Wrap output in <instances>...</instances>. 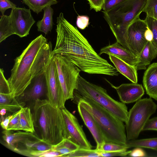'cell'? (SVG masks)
Instances as JSON below:
<instances>
[{"label": "cell", "instance_id": "6da1fadb", "mask_svg": "<svg viewBox=\"0 0 157 157\" xmlns=\"http://www.w3.org/2000/svg\"><path fill=\"white\" fill-rule=\"evenodd\" d=\"M56 42L52 55L65 57L81 71L89 74L117 76L118 71L93 48L76 27L61 13L57 18Z\"/></svg>", "mask_w": 157, "mask_h": 157}, {"label": "cell", "instance_id": "7a4b0ae2", "mask_svg": "<svg viewBox=\"0 0 157 157\" xmlns=\"http://www.w3.org/2000/svg\"><path fill=\"white\" fill-rule=\"evenodd\" d=\"M52 51L51 42L41 34L16 58L7 80L12 96H19L35 77L45 71L53 56Z\"/></svg>", "mask_w": 157, "mask_h": 157}, {"label": "cell", "instance_id": "3957f363", "mask_svg": "<svg viewBox=\"0 0 157 157\" xmlns=\"http://www.w3.org/2000/svg\"><path fill=\"white\" fill-rule=\"evenodd\" d=\"M33 115L34 126L38 129L43 141L53 146L64 139L61 109L52 105L48 100L38 99L34 101Z\"/></svg>", "mask_w": 157, "mask_h": 157}, {"label": "cell", "instance_id": "277c9868", "mask_svg": "<svg viewBox=\"0 0 157 157\" xmlns=\"http://www.w3.org/2000/svg\"><path fill=\"white\" fill-rule=\"evenodd\" d=\"M73 99L91 114L101 131L105 142L126 144L127 140L123 122L92 99L81 96L75 91Z\"/></svg>", "mask_w": 157, "mask_h": 157}, {"label": "cell", "instance_id": "5b68a950", "mask_svg": "<svg viewBox=\"0 0 157 157\" xmlns=\"http://www.w3.org/2000/svg\"><path fill=\"white\" fill-rule=\"evenodd\" d=\"M147 0H125L109 10L103 12L104 18L117 41L127 49L125 39L128 28L140 17Z\"/></svg>", "mask_w": 157, "mask_h": 157}, {"label": "cell", "instance_id": "8992f818", "mask_svg": "<svg viewBox=\"0 0 157 157\" xmlns=\"http://www.w3.org/2000/svg\"><path fill=\"white\" fill-rule=\"evenodd\" d=\"M74 91L81 96L92 99L123 122L127 121L128 112L125 104L113 99L101 86L88 81L79 75Z\"/></svg>", "mask_w": 157, "mask_h": 157}, {"label": "cell", "instance_id": "52a82bcc", "mask_svg": "<svg viewBox=\"0 0 157 157\" xmlns=\"http://www.w3.org/2000/svg\"><path fill=\"white\" fill-rule=\"evenodd\" d=\"M157 109V105L151 98L141 99L136 102L128 112L127 121L125 123L127 140L138 138Z\"/></svg>", "mask_w": 157, "mask_h": 157}, {"label": "cell", "instance_id": "ba28073f", "mask_svg": "<svg viewBox=\"0 0 157 157\" xmlns=\"http://www.w3.org/2000/svg\"><path fill=\"white\" fill-rule=\"evenodd\" d=\"M59 77L66 101L73 99L76 88L78 78L81 70L64 56L59 54L53 55Z\"/></svg>", "mask_w": 157, "mask_h": 157}, {"label": "cell", "instance_id": "9c48e42d", "mask_svg": "<svg viewBox=\"0 0 157 157\" xmlns=\"http://www.w3.org/2000/svg\"><path fill=\"white\" fill-rule=\"evenodd\" d=\"M11 131L4 130L2 132L4 145L13 151L24 155L28 156L33 145L41 139L34 133Z\"/></svg>", "mask_w": 157, "mask_h": 157}, {"label": "cell", "instance_id": "30bf717a", "mask_svg": "<svg viewBox=\"0 0 157 157\" xmlns=\"http://www.w3.org/2000/svg\"><path fill=\"white\" fill-rule=\"evenodd\" d=\"M44 73L47 86V97L53 106L62 109L65 107L66 102L59 80L57 66L53 59V56Z\"/></svg>", "mask_w": 157, "mask_h": 157}, {"label": "cell", "instance_id": "8fae6325", "mask_svg": "<svg viewBox=\"0 0 157 157\" xmlns=\"http://www.w3.org/2000/svg\"><path fill=\"white\" fill-rule=\"evenodd\" d=\"M61 110L64 122V139L69 140L79 147L92 149L93 146L87 139L76 117L65 107Z\"/></svg>", "mask_w": 157, "mask_h": 157}, {"label": "cell", "instance_id": "7c38bea8", "mask_svg": "<svg viewBox=\"0 0 157 157\" xmlns=\"http://www.w3.org/2000/svg\"><path fill=\"white\" fill-rule=\"evenodd\" d=\"M147 27L145 20L139 17L134 21L128 28L125 39L128 48L138 57L148 41L145 35Z\"/></svg>", "mask_w": 157, "mask_h": 157}, {"label": "cell", "instance_id": "4fadbf2b", "mask_svg": "<svg viewBox=\"0 0 157 157\" xmlns=\"http://www.w3.org/2000/svg\"><path fill=\"white\" fill-rule=\"evenodd\" d=\"M10 16L15 34L20 37L27 36L35 22L30 9L20 7L12 8Z\"/></svg>", "mask_w": 157, "mask_h": 157}, {"label": "cell", "instance_id": "5bb4252c", "mask_svg": "<svg viewBox=\"0 0 157 157\" xmlns=\"http://www.w3.org/2000/svg\"><path fill=\"white\" fill-rule=\"evenodd\" d=\"M48 90L47 80L44 71L35 77L31 80L23 92L17 99L21 101H34L41 98L45 95L47 96Z\"/></svg>", "mask_w": 157, "mask_h": 157}, {"label": "cell", "instance_id": "9a60e30c", "mask_svg": "<svg viewBox=\"0 0 157 157\" xmlns=\"http://www.w3.org/2000/svg\"><path fill=\"white\" fill-rule=\"evenodd\" d=\"M109 83L116 90L121 102L125 104L137 101L144 94L142 85L137 83H124L117 86Z\"/></svg>", "mask_w": 157, "mask_h": 157}, {"label": "cell", "instance_id": "2e32d148", "mask_svg": "<svg viewBox=\"0 0 157 157\" xmlns=\"http://www.w3.org/2000/svg\"><path fill=\"white\" fill-rule=\"evenodd\" d=\"M77 105L79 113L96 142V149L99 152L105 142L101 131L91 114L80 104L78 103Z\"/></svg>", "mask_w": 157, "mask_h": 157}, {"label": "cell", "instance_id": "e0dca14e", "mask_svg": "<svg viewBox=\"0 0 157 157\" xmlns=\"http://www.w3.org/2000/svg\"><path fill=\"white\" fill-rule=\"evenodd\" d=\"M103 54L114 56L134 67L138 61V56L117 41L112 44L101 48L98 55L100 56Z\"/></svg>", "mask_w": 157, "mask_h": 157}, {"label": "cell", "instance_id": "ac0fdd59", "mask_svg": "<svg viewBox=\"0 0 157 157\" xmlns=\"http://www.w3.org/2000/svg\"><path fill=\"white\" fill-rule=\"evenodd\" d=\"M143 82L147 94L157 101V63H152L147 68L144 75Z\"/></svg>", "mask_w": 157, "mask_h": 157}, {"label": "cell", "instance_id": "d6986e66", "mask_svg": "<svg viewBox=\"0 0 157 157\" xmlns=\"http://www.w3.org/2000/svg\"><path fill=\"white\" fill-rule=\"evenodd\" d=\"M109 55L110 60L118 72L132 82L137 83V70L134 67L129 65L114 56L111 54Z\"/></svg>", "mask_w": 157, "mask_h": 157}, {"label": "cell", "instance_id": "ffe728a7", "mask_svg": "<svg viewBox=\"0 0 157 157\" xmlns=\"http://www.w3.org/2000/svg\"><path fill=\"white\" fill-rule=\"evenodd\" d=\"M157 56V53L151 41H148L140 52L135 66L137 71L144 70L152 60Z\"/></svg>", "mask_w": 157, "mask_h": 157}, {"label": "cell", "instance_id": "44dd1931", "mask_svg": "<svg viewBox=\"0 0 157 157\" xmlns=\"http://www.w3.org/2000/svg\"><path fill=\"white\" fill-rule=\"evenodd\" d=\"M10 93H0V109L4 108L7 112L14 113L24 107L25 103L17 101Z\"/></svg>", "mask_w": 157, "mask_h": 157}, {"label": "cell", "instance_id": "7402d4cb", "mask_svg": "<svg viewBox=\"0 0 157 157\" xmlns=\"http://www.w3.org/2000/svg\"><path fill=\"white\" fill-rule=\"evenodd\" d=\"M44 15L42 20L38 21L36 23L37 30L39 32L47 34L51 32L53 28V15L54 10L51 6L45 8L44 9Z\"/></svg>", "mask_w": 157, "mask_h": 157}, {"label": "cell", "instance_id": "603a6c76", "mask_svg": "<svg viewBox=\"0 0 157 157\" xmlns=\"http://www.w3.org/2000/svg\"><path fill=\"white\" fill-rule=\"evenodd\" d=\"M20 122L21 130L32 133L35 132L33 115L29 107L21 109Z\"/></svg>", "mask_w": 157, "mask_h": 157}, {"label": "cell", "instance_id": "cb8c5ba5", "mask_svg": "<svg viewBox=\"0 0 157 157\" xmlns=\"http://www.w3.org/2000/svg\"><path fill=\"white\" fill-rule=\"evenodd\" d=\"M15 34L10 15H2L0 19V43L10 36Z\"/></svg>", "mask_w": 157, "mask_h": 157}, {"label": "cell", "instance_id": "d4e9b609", "mask_svg": "<svg viewBox=\"0 0 157 157\" xmlns=\"http://www.w3.org/2000/svg\"><path fill=\"white\" fill-rule=\"evenodd\" d=\"M128 148L132 147H144L157 151V138L127 140L125 144Z\"/></svg>", "mask_w": 157, "mask_h": 157}, {"label": "cell", "instance_id": "484cf974", "mask_svg": "<svg viewBox=\"0 0 157 157\" xmlns=\"http://www.w3.org/2000/svg\"><path fill=\"white\" fill-rule=\"evenodd\" d=\"M23 2L37 14L42 12L46 7L58 3L57 0H23Z\"/></svg>", "mask_w": 157, "mask_h": 157}, {"label": "cell", "instance_id": "4316f807", "mask_svg": "<svg viewBox=\"0 0 157 157\" xmlns=\"http://www.w3.org/2000/svg\"><path fill=\"white\" fill-rule=\"evenodd\" d=\"M79 147L69 140L64 139L57 144L52 146V149L59 152L62 157H66L68 154L75 151Z\"/></svg>", "mask_w": 157, "mask_h": 157}, {"label": "cell", "instance_id": "83f0119b", "mask_svg": "<svg viewBox=\"0 0 157 157\" xmlns=\"http://www.w3.org/2000/svg\"><path fill=\"white\" fill-rule=\"evenodd\" d=\"M66 157H100L101 156L96 149H92L79 147Z\"/></svg>", "mask_w": 157, "mask_h": 157}, {"label": "cell", "instance_id": "f1b7e54d", "mask_svg": "<svg viewBox=\"0 0 157 157\" xmlns=\"http://www.w3.org/2000/svg\"><path fill=\"white\" fill-rule=\"evenodd\" d=\"M144 20L152 31L153 36L151 42L157 53V20L147 16Z\"/></svg>", "mask_w": 157, "mask_h": 157}, {"label": "cell", "instance_id": "f546056e", "mask_svg": "<svg viewBox=\"0 0 157 157\" xmlns=\"http://www.w3.org/2000/svg\"><path fill=\"white\" fill-rule=\"evenodd\" d=\"M143 12L157 20V0H147Z\"/></svg>", "mask_w": 157, "mask_h": 157}, {"label": "cell", "instance_id": "4dcf8cb0", "mask_svg": "<svg viewBox=\"0 0 157 157\" xmlns=\"http://www.w3.org/2000/svg\"><path fill=\"white\" fill-rule=\"evenodd\" d=\"M21 111V109L12 114V117L8 125L7 130H21L20 122Z\"/></svg>", "mask_w": 157, "mask_h": 157}, {"label": "cell", "instance_id": "1f68e13d", "mask_svg": "<svg viewBox=\"0 0 157 157\" xmlns=\"http://www.w3.org/2000/svg\"><path fill=\"white\" fill-rule=\"evenodd\" d=\"M128 149V147L125 145H121L110 142H105L99 152L127 151Z\"/></svg>", "mask_w": 157, "mask_h": 157}, {"label": "cell", "instance_id": "d6a6232c", "mask_svg": "<svg viewBox=\"0 0 157 157\" xmlns=\"http://www.w3.org/2000/svg\"><path fill=\"white\" fill-rule=\"evenodd\" d=\"M32 157H62V155L59 152L52 149L40 152H34L31 154Z\"/></svg>", "mask_w": 157, "mask_h": 157}, {"label": "cell", "instance_id": "836d02e7", "mask_svg": "<svg viewBox=\"0 0 157 157\" xmlns=\"http://www.w3.org/2000/svg\"><path fill=\"white\" fill-rule=\"evenodd\" d=\"M131 151H101L99 153L101 157L115 156H126L131 152Z\"/></svg>", "mask_w": 157, "mask_h": 157}, {"label": "cell", "instance_id": "e575fe53", "mask_svg": "<svg viewBox=\"0 0 157 157\" xmlns=\"http://www.w3.org/2000/svg\"><path fill=\"white\" fill-rule=\"evenodd\" d=\"M89 17L86 16H78L76 24L77 27L81 29H85L89 24Z\"/></svg>", "mask_w": 157, "mask_h": 157}, {"label": "cell", "instance_id": "d590c367", "mask_svg": "<svg viewBox=\"0 0 157 157\" xmlns=\"http://www.w3.org/2000/svg\"><path fill=\"white\" fill-rule=\"evenodd\" d=\"M16 7V5L9 0H0V11L2 15L7 9Z\"/></svg>", "mask_w": 157, "mask_h": 157}, {"label": "cell", "instance_id": "8d00e7d4", "mask_svg": "<svg viewBox=\"0 0 157 157\" xmlns=\"http://www.w3.org/2000/svg\"><path fill=\"white\" fill-rule=\"evenodd\" d=\"M90 9H94L96 12L101 11L102 9L104 0H87Z\"/></svg>", "mask_w": 157, "mask_h": 157}, {"label": "cell", "instance_id": "74e56055", "mask_svg": "<svg viewBox=\"0 0 157 157\" xmlns=\"http://www.w3.org/2000/svg\"><path fill=\"white\" fill-rule=\"evenodd\" d=\"M143 130L157 131V117L149 119L145 124Z\"/></svg>", "mask_w": 157, "mask_h": 157}, {"label": "cell", "instance_id": "f35d334b", "mask_svg": "<svg viewBox=\"0 0 157 157\" xmlns=\"http://www.w3.org/2000/svg\"><path fill=\"white\" fill-rule=\"evenodd\" d=\"M125 0H104L102 9L103 12L107 11Z\"/></svg>", "mask_w": 157, "mask_h": 157}, {"label": "cell", "instance_id": "ab89813d", "mask_svg": "<svg viewBox=\"0 0 157 157\" xmlns=\"http://www.w3.org/2000/svg\"><path fill=\"white\" fill-rule=\"evenodd\" d=\"M128 155L132 157H145L147 154L145 151L140 147H137L128 154Z\"/></svg>", "mask_w": 157, "mask_h": 157}, {"label": "cell", "instance_id": "60d3db41", "mask_svg": "<svg viewBox=\"0 0 157 157\" xmlns=\"http://www.w3.org/2000/svg\"><path fill=\"white\" fill-rule=\"evenodd\" d=\"M1 125L4 130H7V127L10 120L12 117V115L6 116L4 118L3 116H1Z\"/></svg>", "mask_w": 157, "mask_h": 157}, {"label": "cell", "instance_id": "b9f144b4", "mask_svg": "<svg viewBox=\"0 0 157 157\" xmlns=\"http://www.w3.org/2000/svg\"><path fill=\"white\" fill-rule=\"evenodd\" d=\"M145 35L146 38L147 40L151 41L152 38V33L151 30L148 27L145 31Z\"/></svg>", "mask_w": 157, "mask_h": 157}, {"label": "cell", "instance_id": "7bdbcfd3", "mask_svg": "<svg viewBox=\"0 0 157 157\" xmlns=\"http://www.w3.org/2000/svg\"><path fill=\"white\" fill-rule=\"evenodd\" d=\"M0 114L1 116L5 115L7 112L6 110L4 108L0 109Z\"/></svg>", "mask_w": 157, "mask_h": 157}]
</instances>
